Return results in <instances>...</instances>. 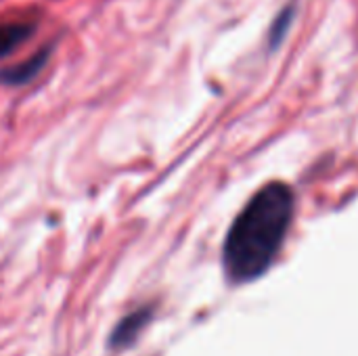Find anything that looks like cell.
Instances as JSON below:
<instances>
[{
  "label": "cell",
  "mask_w": 358,
  "mask_h": 356,
  "mask_svg": "<svg viewBox=\"0 0 358 356\" xmlns=\"http://www.w3.org/2000/svg\"><path fill=\"white\" fill-rule=\"evenodd\" d=\"M292 214L294 193L283 183H268L245 204L224 241V269L233 281H252L273 264Z\"/></svg>",
  "instance_id": "cell-1"
},
{
  "label": "cell",
  "mask_w": 358,
  "mask_h": 356,
  "mask_svg": "<svg viewBox=\"0 0 358 356\" xmlns=\"http://www.w3.org/2000/svg\"><path fill=\"white\" fill-rule=\"evenodd\" d=\"M48 61V48L40 50L38 55H34L31 59L15 65V67H8L4 71H0V82L2 84H8V86H19V84H25L29 82L42 67L44 63Z\"/></svg>",
  "instance_id": "cell-2"
},
{
  "label": "cell",
  "mask_w": 358,
  "mask_h": 356,
  "mask_svg": "<svg viewBox=\"0 0 358 356\" xmlns=\"http://www.w3.org/2000/svg\"><path fill=\"white\" fill-rule=\"evenodd\" d=\"M34 29H36L34 23H23V21L0 23V57L19 48L34 34Z\"/></svg>",
  "instance_id": "cell-3"
}]
</instances>
